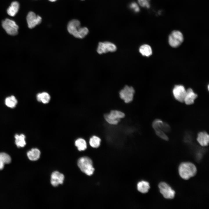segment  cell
Wrapping results in <instances>:
<instances>
[{"label":"cell","instance_id":"obj_1","mask_svg":"<svg viewBox=\"0 0 209 209\" xmlns=\"http://www.w3.org/2000/svg\"><path fill=\"white\" fill-rule=\"evenodd\" d=\"M67 28L70 34L75 37L79 39L84 38L89 33L88 29L86 27H81L80 21L76 19L69 21Z\"/></svg>","mask_w":209,"mask_h":209},{"label":"cell","instance_id":"obj_2","mask_svg":"<svg viewBox=\"0 0 209 209\" xmlns=\"http://www.w3.org/2000/svg\"><path fill=\"white\" fill-rule=\"evenodd\" d=\"M179 175L182 178L187 180L196 174L197 169L195 165L192 163L183 162L179 166Z\"/></svg>","mask_w":209,"mask_h":209},{"label":"cell","instance_id":"obj_3","mask_svg":"<svg viewBox=\"0 0 209 209\" xmlns=\"http://www.w3.org/2000/svg\"><path fill=\"white\" fill-rule=\"evenodd\" d=\"M77 164L80 170L87 175L91 176L93 174L95 169L92 161L89 157L85 156L80 158Z\"/></svg>","mask_w":209,"mask_h":209},{"label":"cell","instance_id":"obj_4","mask_svg":"<svg viewBox=\"0 0 209 209\" xmlns=\"http://www.w3.org/2000/svg\"><path fill=\"white\" fill-rule=\"evenodd\" d=\"M183 36L179 30H175L172 32L168 37V42L171 46L174 48L179 46L183 42Z\"/></svg>","mask_w":209,"mask_h":209},{"label":"cell","instance_id":"obj_5","mask_svg":"<svg viewBox=\"0 0 209 209\" xmlns=\"http://www.w3.org/2000/svg\"><path fill=\"white\" fill-rule=\"evenodd\" d=\"M125 114L122 112L116 110L111 111L109 114L104 115V118L106 121L109 124L112 125H116L118 124L121 118H124Z\"/></svg>","mask_w":209,"mask_h":209},{"label":"cell","instance_id":"obj_6","mask_svg":"<svg viewBox=\"0 0 209 209\" xmlns=\"http://www.w3.org/2000/svg\"><path fill=\"white\" fill-rule=\"evenodd\" d=\"M2 26L9 35L15 36L18 33V26L14 21L12 20L6 19L2 22Z\"/></svg>","mask_w":209,"mask_h":209},{"label":"cell","instance_id":"obj_7","mask_svg":"<svg viewBox=\"0 0 209 209\" xmlns=\"http://www.w3.org/2000/svg\"><path fill=\"white\" fill-rule=\"evenodd\" d=\"M158 187L160 193L165 198L172 199L174 198L175 192L167 183L161 182Z\"/></svg>","mask_w":209,"mask_h":209},{"label":"cell","instance_id":"obj_8","mask_svg":"<svg viewBox=\"0 0 209 209\" xmlns=\"http://www.w3.org/2000/svg\"><path fill=\"white\" fill-rule=\"evenodd\" d=\"M134 92L132 87L126 86L120 91V97L125 103H128L132 100Z\"/></svg>","mask_w":209,"mask_h":209},{"label":"cell","instance_id":"obj_9","mask_svg":"<svg viewBox=\"0 0 209 209\" xmlns=\"http://www.w3.org/2000/svg\"><path fill=\"white\" fill-rule=\"evenodd\" d=\"M116 50V46L113 43L108 42H100L98 44L97 52L99 54L108 52H113Z\"/></svg>","mask_w":209,"mask_h":209},{"label":"cell","instance_id":"obj_10","mask_svg":"<svg viewBox=\"0 0 209 209\" xmlns=\"http://www.w3.org/2000/svg\"><path fill=\"white\" fill-rule=\"evenodd\" d=\"M28 26L30 28H33L36 25L41 23L42 18L33 12H30L28 14L26 17Z\"/></svg>","mask_w":209,"mask_h":209},{"label":"cell","instance_id":"obj_11","mask_svg":"<svg viewBox=\"0 0 209 209\" xmlns=\"http://www.w3.org/2000/svg\"><path fill=\"white\" fill-rule=\"evenodd\" d=\"M173 93L175 99L181 102H184L186 93V90L181 85L175 86L173 89Z\"/></svg>","mask_w":209,"mask_h":209},{"label":"cell","instance_id":"obj_12","mask_svg":"<svg viewBox=\"0 0 209 209\" xmlns=\"http://www.w3.org/2000/svg\"><path fill=\"white\" fill-rule=\"evenodd\" d=\"M64 179V176L62 174L57 171L54 172L51 176V183L53 186L57 187L59 184H63Z\"/></svg>","mask_w":209,"mask_h":209},{"label":"cell","instance_id":"obj_13","mask_svg":"<svg viewBox=\"0 0 209 209\" xmlns=\"http://www.w3.org/2000/svg\"><path fill=\"white\" fill-rule=\"evenodd\" d=\"M197 95L196 94L191 88H189L186 91L184 102L188 105L193 104L194 100L197 97Z\"/></svg>","mask_w":209,"mask_h":209},{"label":"cell","instance_id":"obj_14","mask_svg":"<svg viewBox=\"0 0 209 209\" xmlns=\"http://www.w3.org/2000/svg\"><path fill=\"white\" fill-rule=\"evenodd\" d=\"M197 140L201 146H207L209 143V135L205 131L200 132L197 135Z\"/></svg>","mask_w":209,"mask_h":209},{"label":"cell","instance_id":"obj_15","mask_svg":"<svg viewBox=\"0 0 209 209\" xmlns=\"http://www.w3.org/2000/svg\"><path fill=\"white\" fill-rule=\"evenodd\" d=\"M152 126L153 127H157L164 132H168L170 130V126L167 123L159 119H156L154 121Z\"/></svg>","mask_w":209,"mask_h":209},{"label":"cell","instance_id":"obj_16","mask_svg":"<svg viewBox=\"0 0 209 209\" xmlns=\"http://www.w3.org/2000/svg\"><path fill=\"white\" fill-rule=\"evenodd\" d=\"M40 152L37 148H34L31 149L27 153V156L28 158L32 161H35L38 160L40 156Z\"/></svg>","mask_w":209,"mask_h":209},{"label":"cell","instance_id":"obj_17","mask_svg":"<svg viewBox=\"0 0 209 209\" xmlns=\"http://www.w3.org/2000/svg\"><path fill=\"white\" fill-rule=\"evenodd\" d=\"M19 8V4L18 2L16 1H13L8 8L7 13L11 16H14L18 12Z\"/></svg>","mask_w":209,"mask_h":209},{"label":"cell","instance_id":"obj_18","mask_svg":"<svg viewBox=\"0 0 209 209\" xmlns=\"http://www.w3.org/2000/svg\"><path fill=\"white\" fill-rule=\"evenodd\" d=\"M37 100L44 104L48 103L51 99V97L48 93L43 92L37 94L36 96Z\"/></svg>","mask_w":209,"mask_h":209},{"label":"cell","instance_id":"obj_19","mask_svg":"<svg viewBox=\"0 0 209 209\" xmlns=\"http://www.w3.org/2000/svg\"><path fill=\"white\" fill-rule=\"evenodd\" d=\"M137 188L139 192L143 193H145L148 192L150 187L148 182L145 181H142L138 183Z\"/></svg>","mask_w":209,"mask_h":209},{"label":"cell","instance_id":"obj_20","mask_svg":"<svg viewBox=\"0 0 209 209\" xmlns=\"http://www.w3.org/2000/svg\"><path fill=\"white\" fill-rule=\"evenodd\" d=\"M15 143L18 147H23L26 145L25 136L24 134H16L15 136Z\"/></svg>","mask_w":209,"mask_h":209},{"label":"cell","instance_id":"obj_21","mask_svg":"<svg viewBox=\"0 0 209 209\" xmlns=\"http://www.w3.org/2000/svg\"><path fill=\"white\" fill-rule=\"evenodd\" d=\"M139 51L143 56L146 57H149L152 54L151 48L146 44L141 46L139 48Z\"/></svg>","mask_w":209,"mask_h":209},{"label":"cell","instance_id":"obj_22","mask_svg":"<svg viewBox=\"0 0 209 209\" xmlns=\"http://www.w3.org/2000/svg\"><path fill=\"white\" fill-rule=\"evenodd\" d=\"M75 144L79 151H84L87 148V144L85 140L82 138H79L75 141Z\"/></svg>","mask_w":209,"mask_h":209},{"label":"cell","instance_id":"obj_23","mask_svg":"<svg viewBox=\"0 0 209 209\" xmlns=\"http://www.w3.org/2000/svg\"><path fill=\"white\" fill-rule=\"evenodd\" d=\"M17 101L15 96H11L7 97L5 100V104L8 107L14 108L16 105Z\"/></svg>","mask_w":209,"mask_h":209},{"label":"cell","instance_id":"obj_24","mask_svg":"<svg viewBox=\"0 0 209 209\" xmlns=\"http://www.w3.org/2000/svg\"><path fill=\"white\" fill-rule=\"evenodd\" d=\"M101 141V140L100 138L96 136H93L90 138L89 143L91 147L96 148L100 146Z\"/></svg>","mask_w":209,"mask_h":209},{"label":"cell","instance_id":"obj_25","mask_svg":"<svg viewBox=\"0 0 209 209\" xmlns=\"http://www.w3.org/2000/svg\"><path fill=\"white\" fill-rule=\"evenodd\" d=\"M153 128L155 131L156 134L159 137L165 140H168V137L163 131L157 127H154Z\"/></svg>","mask_w":209,"mask_h":209},{"label":"cell","instance_id":"obj_26","mask_svg":"<svg viewBox=\"0 0 209 209\" xmlns=\"http://www.w3.org/2000/svg\"><path fill=\"white\" fill-rule=\"evenodd\" d=\"M0 159L5 164H9L11 161L10 156L4 152L0 153Z\"/></svg>","mask_w":209,"mask_h":209},{"label":"cell","instance_id":"obj_27","mask_svg":"<svg viewBox=\"0 0 209 209\" xmlns=\"http://www.w3.org/2000/svg\"><path fill=\"white\" fill-rule=\"evenodd\" d=\"M150 0H138L140 5L142 7L149 8L150 7L149 3Z\"/></svg>","mask_w":209,"mask_h":209},{"label":"cell","instance_id":"obj_28","mask_svg":"<svg viewBox=\"0 0 209 209\" xmlns=\"http://www.w3.org/2000/svg\"><path fill=\"white\" fill-rule=\"evenodd\" d=\"M129 7L135 12H138L140 11V8L137 3L135 2L131 3L129 5Z\"/></svg>","mask_w":209,"mask_h":209},{"label":"cell","instance_id":"obj_29","mask_svg":"<svg viewBox=\"0 0 209 209\" xmlns=\"http://www.w3.org/2000/svg\"><path fill=\"white\" fill-rule=\"evenodd\" d=\"M5 163L0 159V170H2L4 167Z\"/></svg>","mask_w":209,"mask_h":209},{"label":"cell","instance_id":"obj_30","mask_svg":"<svg viewBox=\"0 0 209 209\" xmlns=\"http://www.w3.org/2000/svg\"><path fill=\"white\" fill-rule=\"evenodd\" d=\"M48 0L51 2H53L55 1H56L57 0Z\"/></svg>","mask_w":209,"mask_h":209},{"label":"cell","instance_id":"obj_31","mask_svg":"<svg viewBox=\"0 0 209 209\" xmlns=\"http://www.w3.org/2000/svg\"><path fill=\"white\" fill-rule=\"evenodd\" d=\"M81 0L84 1V0Z\"/></svg>","mask_w":209,"mask_h":209}]
</instances>
